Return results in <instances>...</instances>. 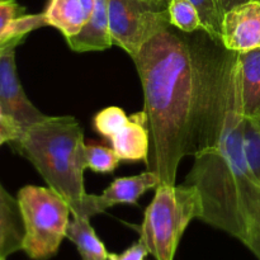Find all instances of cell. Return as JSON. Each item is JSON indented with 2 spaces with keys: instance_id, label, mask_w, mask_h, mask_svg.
I'll use <instances>...</instances> for the list:
<instances>
[{
  "instance_id": "1",
  "label": "cell",
  "mask_w": 260,
  "mask_h": 260,
  "mask_svg": "<svg viewBox=\"0 0 260 260\" xmlns=\"http://www.w3.org/2000/svg\"><path fill=\"white\" fill-rule=\"evenodd\" d=\"M196 41L200 106L194 162L185 184L202 200L201 220L245 243L260 229V180L244 154V109L239 53L207 35Z\"/></svg>"
},
{
  "instance_id": "2",
  "label": "cell",
  "mask_w": 260,
  "mask_h": 260,
  "mask_svg": "<svg viewBox=\"0 0 260 260\" xmlns=\"http://www.w3.org/2000/svg\"><path fill=\"white\" fill-rule=\"evenodd\" d=\"M144 90L150 150L146 170L175 184L183 157L193 154L200 106V58L194 40L162 30L132 57Z\"/></svg>"
},
{
  "instance_id": "3",
  "label": "cell",
  "mask_w": 260,
  "mask_h": 260,
  "mask_svg": "<svg viewBox=\"0 0 260 260\" xmlns=\"http://www.w3.org/2000/svg\"><path fill=\"white\" fill-rule=\"evenodd\" d=\"M84 131L71 116L46 117L28 127L12 149L24 156L47 187L68 202L73 217H93L84 187Z\"/></svg>"
},
{
  "instance_id": "4",
  "label": "cell",
  "mask_w": 260,
  "mask_h": 260,
  "mask_svg": "<svg viewBox=\"0 0 260 260\" xmlns=\"http://www.w3.org/2000/svg\"><path fill=\"white\" fill-rule=\"evenodd\" d=\"M202 211L196 187L160 183L145 211L140 240L155 260H174L185 229L194 218L201 220Z\"/></svg>"
},
{
  "instance_id": "5",
  "label": "cell",
  "mask_w": 260,
  "mask_h": 260,
  "mask_svg": "<svg viewBox=\"0 0 260 260\" xmlns=\"http://www.w3.org/2000/svg\"><path fill=\"white\" fill-rule=\"evenodd\" d=\"M17 200L24 228L22 251L32 260L53 258L68 233V202L51 188L37 185L23 187Z\"/></svg>"
},
{
  "instance_id": "6",
  "label": "cell",
  "mask_w": 260,
  "mask_h": 260,
  "mask_svg": "<svg viewBox=\"0 0 260 260\" xmlns=\"http://www.w3.org/2000/svg\"><path fill=\"white\" fill-rule=\"evenodd\" d=\"M108 12L112 43L131 57L170 27L167 5L147 0H109Z\"/></svg>"
},
{
  "instance_id": "7",
  "label": "cell",
  "mask_w": 260,
  "mask_h": 260,
  "mask_svg": "<svg viewBox=\"0 0 260 260\" xmlns=\"http://www.w3.org/2000/svg\"><path fill=\"white\" fill-rule=\"evenodd\" d=\"M18 45L19 43H12L0 51V107L24 132L28 127L47 116L33 106L20 84L15 65V48Z\"/></svg>"
},
{
  "instance_id": "8",
  "label": "cell",
  "mask_w": 260,
  "mask_h": 260,
  "mask_svg": "<svg viewBox=\"0 0 260 260\" xmlns=\"http://www.w3.org/2000/svg\"><path fill=\"white\" fill-rule=\"evenodd\" d=\"M220 42L238 53L260 48V0H249L223 13Z\"/></svg>"
},
{
  "instance_id": "9",
  "label": "cell",
  "mask_w": 260,
  "mask_h": 260,
  "mask_svg": "<svg viewBox=\"0 0 260 260\" xmlns=\"http://www.w3.org/2000/svg\"><path fill=\"white\" fill-rule=\"evenodd\" d=\"M160 184L156 173L146 172L132 177H122L113 180L101 196L89 194L95 215L116 205H136L139 198L151 188Z\"/></svg>"
},
{
  "instance_id": "10",
  "label": "cell",
  "mask_w": 260,
  "mask_h": 260,
  "mask_svg": "<svg viewBox=\"0 0 260 260\" xmlns=\"http://www.w3.org/2000/svg\"><path fill=\"white\" fill-rule=\"evenodd\" d=\"M112 149L123 161H144L149 159V119L145 111L128 117L126 126L111 139Z\"/></svg>"
},
{
  "instance_id": "11",
  "label": "cell",
  "mask_w": 260,
  "mask_h": 260,
  "mask_svg": "<svg viewBox=\"0 0 260 260\" xmlns=\"http://www.w3.org/2000/svg\"><path fill=\"white\" fill-rule=\"evenodd\" d=\"M94 9V0H50L43 12L46 24L56 28L66 40L86 25Z\"/></svg>"
},
{
  "instance_id": "12",
  "label": "cell",
  "mask_w": 260,
  "mask_h": 260,
  "mask_svg": "<svg viewBox=\"0 0 260 260\" xmlns=\"http://www.w3.org/2000/svg\"><path fill=\"white\" fill-rule=\"evenodd\" d=\"M109 0H94V9L85 27L76 36L69 38L68 45L75 52L104 51L111 47L109 35Z\"/></svg>"
},
{
  "instance_id": "13",
  "label": "cell",
  "mask_w": 260,
  "mask_h": 260,
  "mask_svg": "<svg viewBox=\"0 0 260 260\" xmlns=\"http://www.w3.org/2000/svg\"><path fill=\"white\" fill-rule=\"evenodd\" d=\"M24 228L17 198L0 182V255L9 256L22 250Z\"/></svg>"
},
{
  "instance_id": "14",
  "label": "cell",
  "mask_w": 260,
  "mask_h": 260,
  "mask_svg": "<svg viewBox=\"0 0 260 260\" xmlns=\"http://www.w3.org/2000/svg\"><path fill=\"white\" fill-rule=\"evenodd\" d=\"M244 117L260 121V48L239 53Z\"/></svg>"
},
{
  "instance_id": "15",
  "label": "cell",
  "mask_w": 260,
  "mask_h": 260,
  "mask_svg": "<svg viewBox=\"0 0 260 260\" xmlns=\"http://www.w3.org/2000/svg\"><path fill=\"white\" fill-rule=\"evenodd\" d=\"M90 218L73 217L66 238L76 246L81 260H108V250L89 222Z\"/></svg>"
},
{
  "instance_id": "16",
  "label": "cell",
  "mask_w": 260,
  "mask_h": 260,
  "mask_svg": "<svg viewBox=\"0 0 260 260\" xmlns=\"http://www.w3.org/2000/svg\"><path fill=\"white\" fill-rule=\"evenodd\" d=\"M167 9L170 25L185 33L203 30L200 13L189 0H168Z\"/></svg>"
},
{
  "instance_id": "17",
  "label": "cell",
  "mask_w": 260,
  "mask_h": 260,
  "mask_svg": "<svg viewBox=\"0 0 260 260\" xmlns=\"http://www.w3.org/2000/svg\"><path fill=\"white\" fill-rule=\"evenodd\" d=\"M85 161L86 169L89 168L101 174H111L117 169L121 160L113 149L98 142H90L85 146Z\"/></svg>"
},
{
  "instance_id": "18",
  "label": "cell",
  "mask_w": 260,
  "mask_h": 260,
  "mask_svg": "<svg viewBox=\"0 0 260 260\" xmlns=\"http://www.w3.org/2000/svg\"><path fill=\"white\" fill-rule=\"evenodd\" d=\"M243 146L249 168L260 180V121L244 117Z\"/></svg>"
},
{
  "instance_id": "19",
  "label": "cell",
  "mask_w": 260,
  "mask_h": 260,
  "mask_svg": "<svg viewBox=\"0 0 260 260\" xmlns=\"http://www.w3.org/2000/svg\"><path fill=\"white\" fill-rule=\"evenodd\" d=\"M189 2L200 13L203 32L207 33L213 40L220 41L221 23H222L223 17L220 0H189Z\"/></svg>"
},
{
  "instance_id": "20",
  "label": "cell",
  "mask_w": 260,
  "mask_h": 260,
  "mask_svg": "<svg viewBox=\"0 0 260 260\" xmlns=\"http://www.w3.org/2000/svg\"><path fill=\"white\" fill-rule=\"evenodd\" d=\"M128 122V117L119 107H107L102 109L94 117V128L106 139L111 140L116 136Z\"/></svg>"
},
{
  "instance_id": "21",
  "label": "cell",
  "mask_w": 260,
  "mask_h": 260,
  "mask_svg": "<svg viewBox=\"0 0 260 260\" xmlns=\"http://www.w3.org/2000/svg\"><path fill=\"white\" fill-rule=\"evenodd\" d=\"M25 9L20 7L15 0H0V38L8 25L15 19L24 14ZM4 40V38H3Z\"/></svg>"
},
{
  "instance_id": "22",
  "label": "cell",
  "mask_w": 260,
  "mask_h": 260,
  "mask_svg": "<svg viewBox=\"0 0 260 260\" xmlns=\"http://www.w3.org/2000/svg\"><path fill=\"white\" fill-rule=\"evenodd\" d=\"M149 250L141 240L136 241L122 253H109L108 260H145Z\"/></svg>"
},
{
  "instance_id": "23",
  "label": "cell",
  "mask_w": 260,
  "mask_h": 260,
  "mask_svg": "<svg viewBox=\"0 0 260 260\" xmlns=\"http://www.w3.org/2000/svg\"><path fill=\"white\" fill-rule=\"evenodd\" d=\"M244 245L248 246L249 250L256 256V259L260 260V229H255V230L250 234V236H249L248 240L244 243Z\"/></svg>"
},
{
  "instance_id": "24",
  "label": "cell",
  "mask_w": 260,
  "mask_h": 260,
  "mask_svg": "<svg viewBox=\"0 0 260 260\" xmlns=\"http://www.w3.org/2000/svg\"><path fill=\"white\" fill-rule=\"evenodd\" d=\"M245 2H249V0H220V5L222 12L225 13L226 10L231 9V8L236 7V5L239 4H243V3Z\"/></svg>"
},
{
  "instance_id": "25",
  "label": "cell",
  "mask_w": 260,
  "mask_h": 260,
  "mask_svg": "<svg viewBox=\"0 0 260 260\" xmlns=\"http://www.w3.org/2000/svg\"><path fill=\"white\" fill-rule=\"evenodd\" d=\"M23 38H15V40H3V38H0V51L4 50L5 47H8L9 45H12V43H22L23 42Z\"/></svg>"
},
{
  "instance_id": "26",
  "label": "cell",
  "mask_w": 260,
  "mask_h": 260,
  "mask_svg": "<svg viewBox=\"0 0 260 260\" xmlns=\"http://www.w3.org/2000/svg\"><path fill=\"white\" fill-rule=\"evenodd\" d=\"M5 142H8L7 136H5V135L3 134V132H0V146H2L3 144H5Z\"/></svg>"
},
{
  "instance_id": "27",
  "label": "cell",
  "mask_w": 260,
  "mask_h": 260,
  "mask_svg": "<svg viewBox=\"0 0 260 260\" xmlns=\"http://www.w3.org/2000/svg\"><path fill=\"white\" fill-rule=\"evenodd\" d=\"M147 2L155 3V4H160V5H167L168 0H147Z\"/></svg>"
},
{
  "instance_id": "28",
  "label": "cell",
  "mask_w": 260,
  "mask_h": 260,
  "mask_svg": "<svg viewBox=\"0 0 260 260\" xmlns=\"http://www.w3.org/2000/svg\"><path fill=\"white\" fill-rule=\"evenodd\" d=\"M0 260H7V256H4V255H0Z\"/></svg>"
},
{
  "instance_id": "29",
  "label": "cell",
  "mask_w": 260,
  "mask_h": 260,
  "mask_svg": "<svg viewBox=\"0 0 260 260\" xmlns=\"http://www.w3.org/2000/svg\"><path fill=\"white\" fill-rule=\"evenodd\" d=\"M2 51H3V50H2Z\"/></svg>"
}]
</instances>
